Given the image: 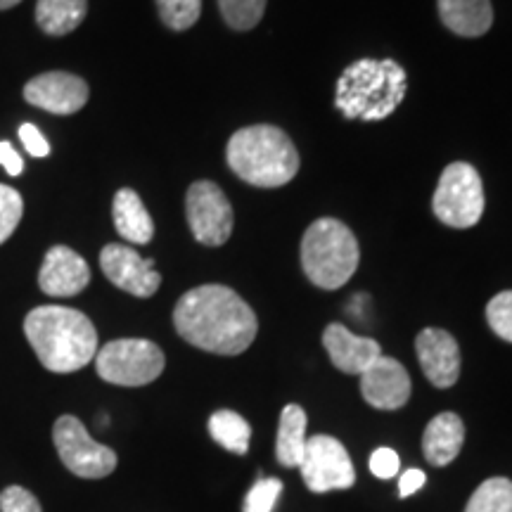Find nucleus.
Here are the masks:
<instances>
[{"label":"nucleus","mask_w":512,"mask_h":512,"mask_svg":"<svg viewBox=\"0 0 512 512\" xmlns=\"http://www.w3.org/2000/svg\"><path fill=\"white\" fill-rule=\"evenodd\" d=\"M406 98V69L394 60H358L337 81L335 105L347 119L382 121Z\"/></svg>","instance_id":"3"},{"label":"nucleus","mask_w":512,"mask_h":512,"mask_svg":"<svg viewBox=\"0 0 512 512\" xmlns=\"http://www.w3.org/2000/svg\"><path fill=\"white\" fill-rule=\"evenodd\" d=\"M420 368L437 389H448L460 377V347L451 332L427 328L415 337Z\"/></svg>","instance_id":"14"},{"label":"nucleus","mask_w":512,"mask_h":512,"mask_svg":"<svg viewBox=\"0 0 512 512\" xmlns=\"http://www.w3.org/2000/svg\"><path fill=\"white\" fill-rule=\"evenodd\" d=\"M209 434L226 451L245 456L249 451V439H252V427H249V422L240 413L216 411L209 418Z\"/></svg>","instance_id":"22"},{"label":"nucleus","mask_w":512,"mask_h":512,"mask_svg":"<svg viewBox=\"0 0 512 512\" xmlns=\"http://www.w3.org/2000/svg\"><path fill=\"white\" fill-rule=\"evenodd\" d=\"M0 510L3 512H43L38 498L24 486H8L0 494Z\"/></svg>","instance_id":"29"},{"label":"nucleus","mask_w":512,"mask_h":512,"mask_svg":"<svg viewBox=\"0 0 512 512\" xmlns=\"http://www.w3.org/2000/svg\"><path fill=\"white\" fill-rule=\"evenodd\" d=\"M88 15V0H38L36 24L48 36H67L81 27Z\"/></svg>","instance_id":"21"},{"label":"nucleus","mask_w":512,"mask_h":512,"mask_svg":"<svg viewBox=\"0 0 512 512\" xmlns=\"http://www.w3.org/2000/svg\"><path fill=\"white\" fill-rule=\"evenodd\" d=\"M88 283H91V268L74 249L57 245L46 254L38 273V287L48 297H76L86 290Z\"/></svg>","instance_id":"15"},{"label":"nucleus","mask_w":512,"mask_h":512,"mask_svg":"<svg viewBox=\"0 0 512 512\" xmlns=\"http://www.w3.org/2000/svg\"><path fill=\"white\" fill-rule=\"evenodd\" d=\"M24 335L50 373H76L98 354V330L91 318L69 306H38L24 318Z\"/></svg>","instance_id":"2"},{"label":"nucleus","mask_w":512,"mask_h":512,"mask_svg":"<svg viewBox=\"0 0 512 512\" xmlns=\"http://www.w3.org/2000/svg\"><path fill=\"white\" fill-rule=\"evenodd\" d=\"M19 140H22L24 147H27V152L31 157H48L50 155V143L46 140V136L38 131V126H34V124L19 126Z\"/></svg>","instance_id":"31"},{"label":"nucleus","mask_w":512,"mask_h":512,"mask_svg":"<svg viewBox=\"0 0 512 512\" xmlns=\"http://www.w3.org/2000/svg\"><path fill=\"white\" fill-rule=\"evenodd\" d=\"M306 451V413L302 406L290 403L280 413L275 458L283 467H299Z\"/></svg>","instance_id":"20"},{"label":"nucleus","mask_w":512,"mask_h":512,"mask_svg":"<svg viewBox=\"0 0 512 512\" xmlns=\"http://www.w3.org/2000/svg\"><path fill=\"white\" fill-rule=\"evenodd\" d=\"M53 441L64 467L74 472L76 477L102 479L110 477L117 470V453L110 446L98 444L76 415L57 418L53 427Z\"/></svg>","instance_id":"8"},{"label":"nucleus","mask_w":512,"mask_h":512,"mask_svg":"<svg viewBox=\"0 0 512 512\" xmlns=\"http://www.w3.org/2000/svg\"><path fill=\"white\" fill-rule=\"evenodd\" d=\"M437 5L441 22L458 36H484L494 24L491 0H437Z\"/></svg>","instance_id":"19"},{"label":"nucleus","mask_w":512,"mask_h":512,"mask_svg":"<svg viewBox=\"0 0 512 512\" xmlns=\"http://www.w3.org/2000/svg\"><path fill=\"white\" fill-rule=\"evenodd\" d=\"M434 216L451 228H472L484 214V185L472 164L453 162L439 178L432 200Z\"/></svg>","instance_id":"7"},{"label":"nucleus","mask_w":512,"mask_h":512,"mask_svg":"<svg viewBox=\"0 0 512 512\" xmlns=\"http://www.w3.org/2000/svg\"><path fill=\"white\" fill-rule=\"evenodd\" d=\"M0 164L8 171L10 176H19L24 171V159L19 157V152L10 143H0Z\"/></svg>","instance_id":"32"},{"label":"nucleus","mask_w":512,"mask_h":512,"mask_svg":"<svg viewBox=\"0 0 512 512\" xmlns=\"http://www.w3.org/2000/svg\"><path fill=\"white\" fill-rule=\"evenodd\" d=\"M24 214L22 195L10 185L0 183V245L10 240Z\"/></svg>","instance_id":"26"},{"label":"nucleus","mask_w":512,"mask_h":512,"mask_svg":"<svg viewBox=\"0 0 512 512\" xmlns=\"http://www.w3.org/2000/svg\"><path fill=\"white\" fill-rule=\"evenodd\" d=\"M22 3V0H0V10H10L15 8V5Z\"/></svg>","instance_id":"34"},{"label":"nucleus","mask_w":512,"mask_h":512,"mask_svg":"<svg viewBox=\"0 0 512 512\" xmlns=\"http://www.w3.org/2000/svg\"><path fill=\"white\" fill-rule=\"evenodd\" d=\"M228 166L256 188H280L299 171V152L280 128L259 124L240 128L228 140Z\"/></svg>","instance_id":"4"},{"label":"nucleus","mask_w":512,"mask_h":512,"mask_svg":"<svg viewBox=\"0 0 512 512\" xmlns=\"http://www.w3.org/2000/svg\"><path fill=\"white\" fill-rule=\"evenodd\" d=\"M164 351L150 339H114L95 354V370L119 387H145L164 373Z\"/></svg>","instance_id":"6"},{"label":"nucleus","mask_w":512,"mask_h":512,"mask_svg":"<svg viewBox=\"0 0 512 512\" xmlns=\"http://www.w3.org/2000/svg\"><path fill=\"white\" fill-rule=\"evenodd\" d=\"M408 370L392 356H380L361 373V396L377 411H399L411 399Z\"/></svg>","instance_id":"13"},{"label":"nucleus","mask_w":512,"mask_h":512,"mask_svg":"<svg viewBox=\"0 0 512 512\" xmlns=\"http://www.w3.org/2000/svg\"><path fill=\"white\" fill-rule=\"evenodd\" d=\"M304 484L313 494L347 491L356 484V470L344 444L330 434H316L306 439L304 460L299 465Z\"/></svg>","instance_id":"9"},{"label":"nucleus","mask_w":512,"mask_h":512,"mask_svg":"<svg viewBox=\"0 0 512 512\" xmlns=\"http://www.w3.org/2000/svg\"><path fill=\"white\" fill-rule=\"evenodd\" d=\"M486 320L494 335L512 344V292H498L491 299L486 306Z\"/></svg>","instance_id":"27"},{"label":"nucleus","mask_w":512,"mask_h":512,"mask_svg":"<svg viewBox=\"0 0 512 512\" xmlns=\"http://www.w3.org/2000/svg\"><path fill=\"white\" fill-rule=\"evenodd\" d=\"M100 268L114 287L138 299L152 297L162 285V275L155 271V264L128 245H107L102 249Z\"/></svg>","instance_id":"11"},{"label":"nucleus","mask_w":512,"mask_h":512,"mask_svg":"<svg viewBox=\"0 0 512 512\" xmlns=\"http://www.w3.org/2000/svg\"><path fill=\"white\" fill-rule=\"evenodd\" d=\"M283 482L280 479H264L261 477L245 498V512H273L275 501H278Z\"/></svg>","instance_id":"28"},{"label":"nucleus","mask_w":512,"mask_h":512,"mask_svg":"<svg viewBox=\"0 0 512 512\" xmlns=\"http://www.w3.org/2000/svg\"><path fill=\"white\" fill-rule=\"evenodd\" d=\"M465 444V425L456 413H439L430 420L422 434V453L427 463L434 467H446L458 458Z\"/></svg>","instance_id":"17"},{"label":"nucleus","mask_w":512,"mask_h":512,"mask_svg":"<svg viewBox=\"0 0 512 512\" xmlns=\"http://www.w3.org/2000/svg\"><path fill=\"white\" fill-rule=\"evenodd\" d=\"M162 22L171 31H185L202 15V0H157Z\"/></svg>","instance_id":"25"},{"label":"nucleus","mask_w":512,"mask_h":512,"mask_svg":"<svg viewBox=\"0 0 512 512\" xmlns=\"http://www.w3.org/2000/svg\"><path fill=\"white\" fill-rule=\"evenodd\" d=\"M370 472L380 479H392L399 472V456L392 448H377L370 456Z\"/></svg>","instance_id":"30"},{"label":"nucleus","mask_w":512,"mask_h":512,"mask_svg":"<svg viewBox=\"0 0 512 512\" xmlns=\"http://www.w3.org/2000/svg\"><path fill=\"white\" fill-rule=\"evenodd\" d=\"M112 219L117 233L131 245H147L155 235V223H152L150 211L145 209L138 192L131 188H121L114 195Z\"/></svg>","instance_id":"18"},{"label":"nucleus","mask_w":512,"mask_h":512,"mask_svg":"<svg viewBox=\"0 0 512 512\" xmlns=\"http://www.w3.org/2000/svg\"><path fill=\"white\" fill-rule=\"evenodd\" d=\"M323 347L332 366L347 375H361L382 356V347L370 337H358L347 325L332 323L323 332Z\"/></svg>","instance_id":"16"},{"label":"nucleus","mask_w":512,"mask_h":512,"mask_svg":"<svg viewBox=\"0 0 512 512\" xmlns=\"http://www.w3.org/2000/svg\"><path fill=\"white\" fill-rule=\"evenodd\" d=\"M185 216L190 233L207 247L226 245L233 233V207L223 190L211 181H197L185 195Z\"/></svg>","instance_id":"10"},{"label":"nucleus","mask_w":512,"mask_h":512,"mask_svg":"<svg viewBox=\"0 0 512 512\" xmlns=\"http://www.w3.org/2000/svg\"><path fill=\"white\" fill-rule=\"evenodd\" d=\"M268 0H219L221 15L235 31H249L261 22Z\"/></svg>","instance_id":"24"},{"label":"nucleus","mask_w":512,"mask_h":512,"mask_svg":"<svg viewBox=\"0 0 512 512\" xmlns=\"http://www.w3.org/2000/svg\"><path fill=\"white\" fill-rule=\"evenodd\" d=\"M425 482H427V477H425V472H420V470H406L401 475V479H399V494L406 498V496H413L415 491H420L422 486H425Z\"/></svg>","instance_id":"33"},{"label":"nucleus","mask_w":512,"mask_h":512,"mask_svg":"<svg viewBox=\"0 0 512 512\" xmlns=\"http://www.w3.org/2000/svg\"><path fill=\"white\" fill-rule=\"evenodd\" d=\"M465 512H512V482L508 477H491L477 486Z\"/></svg>","instance_id":"23"},{"label":"nucleus","mask_w":512,"mask_h":512,"mask_svg":"<svg viewBox=\"0 0 512 512\" xmlns=\"http://www.w3.org/2000/svg\"><path fill=\"white\" fill-rule=\"evenodd\" d=\"M176 332L192 347L219 356H238L259 332L256 313L226 285H202L185 292L174 309Z\"/></svg>","instance_id":"1"},{"label":"nucleus","mask_w":512,"mask_h":512,"mask_svg":"<svg viewBox=\"0 0 512 512\" xmlns=\"http://www.w3.org/2000/svg\"><path fill=\"white\" fill-rule=\"evenodd\" d=\"M358 252L356 235L337 219H318L311 223L302 240V268L306 278L320 290H339L356 273Z\"/></svg>","instance_id":"5"},{"label":"nucleus","mask_w":512,"mask_h":512,"mask_svg":"<svg viewBox=\"0 0 512 512\" xmlns=\"http://www.w3.org/2000/svg\"><path fill=\"white\" fill-rule=\"evenodd\" d=\"M88 83L81 76L69 72H46L38 74L24 86V100L29 105L41 107L50 114H76L88 102Z\"/></svg>","instance_id":"12"}]
</instances>
